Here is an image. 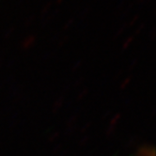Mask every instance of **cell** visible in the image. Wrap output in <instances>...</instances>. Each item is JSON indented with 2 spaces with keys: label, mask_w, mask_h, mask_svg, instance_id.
<instances>
[{
  "label": "cell",
  "mask_w": 156,
  "mask_h": 156,
  "mask_svg": "<svg viewBox=\"0 0 156 156\" xmlns=\"http://www.w3.org/2000/svg\"><path fill=\"white\" fill-rule=\"evenodd\" d=\"M139 156H154V150L152 148H147L143 147L140 148L138 151Z\"/></svg>",
  "instance_id": "cell-1"
}]
</instances>
